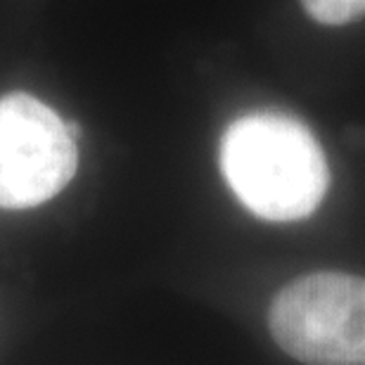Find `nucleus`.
<instances>
[{
  "mask_svg": "<svg viewBox=\"0 0 365 365\" xmlns=\"http://www.w3.org/2000/svg\"><path fill=\"white\" fill-rule=\"evenodd\" d=\"M221 171L254 216L275 223L311 216L330 185L316 135L282 112H252L232 121L221 138Z\"/></svg>",
  "mask_w": 365,
  "mask_h": 365,
  "instance_id": "obj_1",
  "label": "nucleus"
},
{
  "mask_svg": "<svg viewBox=\"0 0 365 365\" xmlns=\"http://www.w3.org/2000/svg\"><path fill=\"white\" fill-rule=\"evenodd\" d=\"M74 126L26 93L0 98V209H31L74 178Z\"/></svg>",
  "mask_w": 365,
  "mask_h": 365,
  "instance_id": "obj_3",
  "label": "nucleus"
},
{
  "mask_svg": "<svg viewBox=\"0 0 365 365\" xmlns=\"http://www.w3.org/2000/svg\"><path fill=\"white\" fill-rule=\"evenodd\" d=\"M268 327L306 365H365V277L311 273L275 294Z\"/></svg>",
  "mask_w": 365,
  "mask_h": 365,
  "instance_id": "obj_2",
  "label": "nucleus"
},
{
  "mask_svg": "<svg viewBox=\"0 0 365 365\" xmlns=\"http://www.w3.org/2000/svg\"><path fill=\"white\" fill-rule=\"evenodd\" d=\"M304 10L327 26L349 24L365 14V0H302Z\"/></svg>",
  "mask_w": 365,
  "mask_h": 365,
  "instance_id": "obj_4",
  "label": "nucleus"
}]
</instances>
